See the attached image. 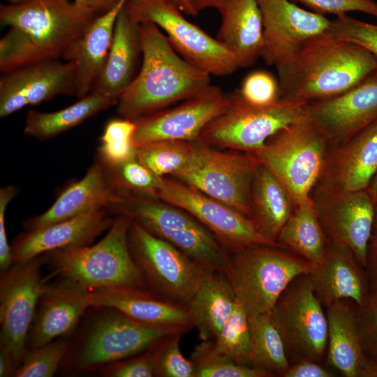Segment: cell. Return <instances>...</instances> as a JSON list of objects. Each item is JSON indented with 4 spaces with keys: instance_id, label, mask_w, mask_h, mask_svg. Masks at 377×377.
Returning <instances> with one entry per match:
<instances>
[{
    "instance_id": "cell-50",
    "label": "cell",
    "mask_w": 377,
    "mask_h": 377,
    "mask_svg": "<svg viewBox=\"0 0 377 377\" xmlns=\"http://www.w3.org/2000/svg\"><path fill=\"white\" fill-rule=\"evenodd\" d=\"M364 269L370 291L377 290V230H374L368 244Z\"/></svg>"
},
{
    "instance_id": "cell-10",
    "label": "cell",
    "mask_w": 377,
    "mask_h": 377,
    "mask_svg": "<svg viewBox=\"0 0 377 377\" xmlns=\"http://www.w3.org/2000/svg\"><path fill=\"white\" fill-rule=\"evenodd\" d=\"M228 94V108L204 128L199 138L216 148L256 154L279 130L309 118L304 102L280 98L272 105L257 107L245 103L237 91Z\"/></svg>"
},
{
    "instance_id": "cell-39",
    "label": "cell",
    "mask_w": 377,
    "mask_h": 377,
    "mask_svg": "<svg viewBox=\"0 0 377 377\" xmlns=\"http://www.w3.org/2000/svg\"><path fill=\"white\" fill-rule=\"evenodd\" d=\"M213 341L218 352L237 364L249 366L248 312L237 301L232 315Z\"/></svg>"
},
{
    "instance_id": "cell-37",
    "label": "cell",
    "mask_w": 377,
    "mask_h": 377,
    "mask_svg": "<svg viewBox=\"0 0 377 377\" xmlns=\"http://www.w3.org/2000/svg\"><path fill=\"white\" fill-rule=\"evenodd\" d=\"M195 377H270L267 371L237 364L218 352L213 339L201 341L191 355Z\"/></svg>"
},
{
    "instance_id": "cell-40",
    "label": "cell",
    "mask_w": 377,
    "mask_h": 377,
    "mask_svg": "<svg viewBox=\"0 0 377 377\" xmlns=\"http://www.w3.org/2000/svg\"><path fill=\"white\" fill-rule=\"evenodd\" d=\"M68 337L28 350L15 377H51L60 367L71 345Z\"/></svg>"
},
{
    "instance_id": "cell-16",
    "label": "cell",
    "mask_w": 377,
    "mask_h": 377,
    "mask_svg": "<svg viewBox=\"0 0 377 377\" xmlns=\"http://www.w3.org/2000/svg\"><path fill=\"white\" fill-rule=\"evenodd\" d=\"M311 197L330 243L348 247L364 268L376 215L367 188L342 191L316 186Z\"/></svg>"
},
{
    "instance_id": "cell-38",
    "label": "cell",
    "mask_w": 377,
    "mask_h": 377,
    "mask_svg": "<svg viewBox=\"0 0 377 377\" xmlns=\"http://www.w3.org/2000/svg\"><path fill=\"white\" fill-rule=\"evenodd\" d=\"M135 121L127 119L109 121L100 138L98 158L107 166L122 164L135 158L133 140Z\"/></svg>"
},
{
    "instance_id": "cell-30",
    "label": "cell",
    "mask_w": 377,
    "mask_h": 377,
    "mask_svg": "<svg viewBox=\"0 0 377 377\" xmlns=\"http://www.w3.org/2000/svg\"><path fill=\"white\" fill-rule=\"evenodd\" d=\"M128 0H121L108 12L98 15L82 36L62 56L75 66V96L87 95L98 78L109 52L117 17Z\"/></svg>"
},
{
    "instance_id": "cell-13",
    "label": "cell",
    "mask_w": 377,
    "mask_h": 377,
    "mask_svg": "<svg viewBox=\"0 0 377 377\" xmlns=\"http://www.w3.org/2000/svg\"><path fill=\"white\" fill-rule=\"evenodd\" d=\"M124 8L139 24L157 26L181 57L210 75L227 76L239 68L216 38L189 22L171 0H128Z\"/></svg>"
},
{
    "instance_id": "cell-12",
    "label": "cell",
    "mask_w": 377,
    "mask_h": 377,
    "mask_svg": "<svg viewBox=\"0 0 377 377\" xmlns=\"http://www.w3.org/2000/svg\"><path fill=\"white\" fill-rule=\"evenodd\" d=\"M323 305L308 274L295 278L274 304L271 318L290 364L300 361L321 363L326 357L328 326Z\"/></svg>"
},
{
    "instance_id": "cell-14",
    "label": "cell",
    "mask_w": 377,
    "mask_h": 377,
    "mask_svg": "<svg viewBox=\"0 0 377 377\" xmlns=\"http://www.w3.org/2000/svg\"><path fill=\"white\" fill-rule=\"evenodd\" d=\"M44 263L42 255L1 272L0 348L12 355L16 369L27 352V338L47 282L42 274Z\"/></svg>"
},
{
    "instance_id": "cell-31",
    "label": "cell",
    "mask_w": 377,
    "mask_h": 377,
    "mask_svg": "<svg viewBox=\"0 0 377 377\" xmlns=\"http://www.w3.org/2000/svg\"><path fill=\"white\" fill-rule=\"evenodd\" d=\"M236 302L226 273L214 270L186 305L200 341L216 337L232 315Z\"/></svg>"
},
{
    "instance_id": "cell-46",
    "label": "cell",
    "mask_w": 377,
    "mask_h": 377,
    "mask_svg": "<svg viewBox=\"0 0 377 377\" xmlns=\"http://www.w3.org/2000/svg\"><path fill=\"white\" fill-rule=\"evenodd\" d=\"M301 3L311 11L336 17L352 11L362 12L377 18V2L374 0H290Z\"/></svg>"
},
{
    "instance_id": "cell-51",
    "label": "cell",
    "mask_w": 377,
    "mask_h": 377,
    "mask_svg": "<svg viewBox=\"0 0 377 377\" xmlns=\"http://www.w3.org/2000/svg\"><path fill=\"white\" fill-rule=\"evenodd\" d=\"M121 0H73L79 6L93 13L96 16L102 15L113 7Z\"/></svg>"
},
{
    "instance_id": "cell-34",
    "label": "cell",
    "mask_w": 377,
    "mask_h": 377,
    "mask_svg": "<svg viewBox=\"0 0 377 377\" xmlns=\"http://www.w3.org/2000/svg\"><path fill=\"white\" fill-rule=\"evenodd\" d=\"M117 101L110 96L90 91L75 103L57 111L30 110L26 115L24 133L38 140H47L117 105Z\"/></svg>"
},
{
    "instance_id": "cell-43",
    "label": "cell",
    "mask_w": 377,
    "mask_h": 377,
    "mask_svg": "<svg viewBox=\"0 0 377 377\" xmlns=\"http://www.w3.org/2000/svg\"><path fill=\"white\" fill-rule=\"evenodd\" d=\"M237 92L245 103L257 107L267 106L280 99L278 79L262 70L247 75Z\"/></svg>"
},
{
    "instance_id": "cell-7",
    "label": "cell",
    "mask_w": 377,
    "mask_h": 377,
    "mask_svg": "<svg viewBox=\"0 0 377 377\" xmlns=\"http://www.w3.org/2000/svg\"><path fill=\"white\" fill-rule=\"evenodd\" d=\"M228 253L226 275L236 300L247 312L270 313L288 285L312 269L306 260L280 247L258 244Z\"/></svg>"
},
{
    "instance_id": "cell-15",
    "label": "cell",
    "mask_w": 377,
    "mask_h": 377,
    "mask_svg": "<svg viewBox=\"0 0 377 377\" xmlns=\"http://www.w3.org/2000/svg\"><path fill=\"white\" fill-rule=\"evenodd\" d=\"M155 198L191 214L228 253L258 244L285 249L279 242L265 237L249 217L180 182L162 177Z\"/></svg>"
},
{
    "instance_id": "cell-4",
    "label": "cell",
    "mask_w": 377,
    "mask_h": 377,
    "mask_svg": "<svg viewBox=\"0 0 377 377\" xmlns=\"http://www.w3.org/2000/svg\"><path fill=\"white\" fill-rule=\"evenodd\" d=\"M131 220L124 216L114 219L98 242L43 255L45 263L61 279L87 290L105 288H148L128 245Z\"/></svg>"
},
{
    "instance_id": "cell-57",
    "label": "cell",
    "mask_w": 377,
    "mask_h": 377,
    "mask_svg": "<svg viewBox=\"0 0 377 377\" xmlns=\"http://www.w3.org/2000/svg\"><path fill=\"white\" fill-rule=\"evenodd\" d=\"M374 230H377V208L376 209V215H375Z\"/></svg>"
},
{
    "instance_id": "cell-26",
    "label": "cell",
    "mask_w": 377,
    "mask_h": 377,
    "mask_svg": "<svg viewBox=\"0 0 377 377\" xmlns=\"http://www.w3.org/2000/svg\"><path fill=\"white\" fill-rule=\"evenodd\" d=\"M119 194L111 184L105 167L98 158L84 177L68 186L43 213L27 220V231H35L79 216L105 209Z\"/></svg>"
},
{
    "instance_id": "cell-55",
    "label": "cell",
    "mask_w": 377,
    "mask_h": 377,
    "mask_svg": "<svg viewBox=\"0 0 377 377\" xmlns=\"http://www.w3.org/2000/svg\"><path fill=\"white\" fill-rule=\"evenodd\" d=\"M367 190L370 193V195L372 198V200L376 209L377 208V173L373 178L371 184L367 188Z\"/></svg>"
},
{
    "instance_id": "cell-42",
    "label": "cell",
    "mask_w": 377,
    "mask_h": 377,
    "mask_svg": "<svg viewBox=\"0 0 377 377\" xmlns=\"http://www.w3.org/2000/svg\"><path fill=\"white\" fill-rule=\"evenodd\" d=\"M104 165L109 180L117 191L156 198L162 177L155 175L135 158L117 165Z\"/></svg>"
},
{
    "instance_id": "cell-17",
    "label": "cell",
    "mask_w": 377,
    "mask_h": 377,
    "mask_svg": "<svg viewBox=\"0 0 377 377\" xmlns=\"http://www.w3.org/2000/svg\"><path fill=\"white\" fill-rule=\"evenodd\" d=\"M229 94L210 84L198 94L135 121L136 147L158 140L195 141L204 128L223 113Z\"/></svg>"
},
{
    "instance_id": "cell-49",
    "label": "cell",
    "mask_w": 377,
    "mask_h": 377,
    "mask_svg": "<svg viewBox=\"0 0 377 377\" xmlns=\"http://www.w3.org/2000/svg\"><path fill=\"white\" fill-rule=\"evenodd\" d=\"M280 376L283 377H332L334 374L319 362L300 361L291 364Z\"/></svg>"
},
{
    "instance_id": "cell-29",
    "label": "cell",
    "mask_w": 377,
    "mask_h": 377,
    "mask_svg": "<svg viewBox=\"0 0 377 377\" xmlns=\"http://www.w3.org/2000/svg\"><path fill=\"white\" fill-rule=\"evenodd\" d=\"M142 54L140 24L124 8L117 20L105 62L91 91L118 101L138 74Z\"/></svg>"
},
{
    "instance_id": "cell-56",
    "label": "cell",
    "mask_w": 377,
    "mask_h": 377,
    "mask_svg": "<svg viewBox=\"0 0 377 377\" xmlns=\"http://www.w3.org/2000/svg\"><path fill=\"white\" fill-rule=\"evenodd\" d=\"M6 1H8L10 4H17V3H21L24 0H6Z\"/></svg>"
},
{
    "instance_id": "cell-2",
    "label": "cell",
    "mask_w": 377,
    "mask_h": 377,
    "mask_svg": "<svg viewBox=\"0 0 377 377\" xmlns=\"http://www.w3.org/2000/svg\"><path fill=\"white\" fill-rule=\"evenodd\" d=\"M275 68L280 98L309 103L341 94L360 82L377 71V58L328 31Z\"/></svg>"
},
{
    "instance_id": "cell-22",
    "label": "cell",
    "mask_w": 377,
    "mask_h": 377,
    "mask_svg": "<svg viewBox=\"0 0 377 377\" xmlns=\"http://www.w3.org/2000/svg\"><path fill=\"white\" fill-rule=\"evenodd\" d=\"M105 209L19 234L11 246L13 264L25 263L47 253L90 245L114 219Z\"/></svg>"
},
{
    "instance_id": "cell-45",
    "label": "cell",
    "mask_w": 377,
    "mask_h": 377,
    "mask_svg": "<svg viewBox=\"0 0 377 377\" xmlns=\"http://www.w3.org/2000/svg\"><path fill=\"white\" fill-rule=\"evenodd\" d=\"M357 314L364 351L377 367V290H371L364 304L357 306Z\"/></svg>"
},
{
    "instance_id": "cell-32",
    "label": "cell",
    "mask_w": 377,
    "mask_h": 377,
    "mask_svg": "<svg viewBox=\"0 0 377 377\" xmlns=\"http://www.w3.org/2000/svg\"><path fill=\"white\" fill-rule=\"evenodd\" d=\"M294 208L295 204L283 184L261 163L252 186V220L259 231L277 242L279 233Z\"/></svg>"
},
{
    "instance_id": "cell-9",
    "label": "cell",
    "mask_w": 377,
    "mask_h": 377,
    "mask_svg": "<svg viewBox=\"0 0 377 377\" xmlns=\"http://www.w3.org/2000/svg\"><path fill=\"white\" fill-rule=\"evenodd\" d=\"M261 163L255 154L216 148L198 139L189 161L174 177L252 219V186Z\"/></svg>"
},
{
    "instance_id": "cell-35",
    "label": "cell",
    "mask_w": 377,
    "mask_h": 377,
    "mask_svg": "<svg viewBox=\"0 0 377 377\" xmlns=\"http://www.w3.org/2000/svg\"><path fill=\"white\" fill-rule=\"evenodd\" d=\"M248 365L280 376L290 364L271 313L248 312Z\"/></svg>"
},
{
    "instance_id": "cell-20",
    "label": "cell",
    "mask_w": 377,
    "mask_h": 377,
    "mask_svg": "<svg viewBox=\"0 0 377 377\" xmlns=\"http://www.w3.org/2000/svg\"><path fill=\"white\" fill-rule=\"evenodd\" d=\"M308 109L331 148L344 143L377 119V71L341 94L308 103Z\"/></svg>"
},
{
    "instance_id": "cell-53",
    "label": "cell",
    "mask_w": 377,
    "mask_h": 377,
    "mask_svg": "<svg viewBox=\"0 0 377 377\" xmlns=\"http://www.w3.org/2000/svg\"><path fill=\"white\" fill-rule=\"evenodd\" d=\"M195 15L207 8L218 9L228 0H187Z\"/></svg>"
},
{
    "instance_id": "cell-3",
    "label": "cell",
    "mask_w": 377,
    "mask_h": 377,
    "mask_svg": "<svg viewBox=\"0 0 377 377\" xmlns=\"http://www.w3.org/2000/svg\"><path fill=\"white\" fill-rule=\"evenodd\" d=\"M140 69L117 103L121 118L135 121L188 99L211 84V75L181 57L157 26L140 24Z\"/></svg>"
},
{
    "instance_id": "cell-23",
    "label": "cell",
    "mask_w": 377,
    "mask_h": 377,
    "mask_svg": "<svg viewBox=\"0 0 377 377\" xmlns=\"http://www.w3.org/2000/svg\"><path fill=\"white\" fill-rule=\"evenodd\" d=\"M377 173V119L330 148L316 186L342 191L366 189Z\"/></svg>"
},
{
    "instance_id": "cell-33",
    "label": "cell",
    "mask_w": 377,
    "mask_h": 377,
    "mask_svg": "<svg viewBox=\"0 0 377 377\" xmlns=\"http://www.w3.org/2000/svg\"><path fill=\"white\" fill-rule=\"evenodd\" d=\"M277 242L312 267L324 260L330 242L320 224L311 195L297 203L280 230Z\"/></svg>"
},
{
    "instance_id": "cell-8",
    "label": "cell",
    "mask_w": 377,
    "mask_h": 377,
    "mask_svg": "<svg viewBox=\"0 0 377 377\" xmlns=\"http://www.w3.org/2000/svg\"><path fill=\"white\" fill-rule=\"evenodd\" d=\"M330 148L326 135L308 118L279 130L256 155L283 184L295 206L311 195Z\"/></svg>"
},
{
    "instance_id": "cell-25",
    "label": "cell",
    "mask_w": 377,
    "mask_h": 377,
    "mask_svg": "<svg viewBox=\"0 0 377 377\" xmlns=\"http://www.w3.org/2000/svg\"><path fill=\"white\" fill-rule=\"evenodd\" d=\"M326 308L327 363L346 377H377V367L362 345L357 305L350 300H341Z\"/></svg>"
},
{
    "instance_id": "cell-28",
    "label": "cell",
    "mask_w": 377,
    "mask_h": 377,
    "mask_svg": "<svg viewBox=\"0 0 377 377\" xmlns=\"http://www.w3.org/2000/svg\"><path fill=\"white\" fill-rule=\"evenodd\" d=\"M221 24L216 40L232 54L239 68L261 58L264 26L257 0H228L217 9Z\"/></svg>"
},
{
    "instance_id": "cell-47",
    "label": "cell",
    "mask_w": 377,
    "mask_h": 377,
    "mask_svg": "<svg viewBox=\"0 0 377 377\" xmlns=\"http://www.w3.org/2000/svg\"><path fill=\"white\" fill-rule=\"evenodd\" d=\"M98 371L106 377L155 376L152 356L149 348L138 355L103 367Z\"/></svg>"
},
{
    "instance_id": "cell-11",
    "label": "cell",
    "mask_w": 377,
    "mask_h": 377,
    "mask_svg": "<svg viewBox=\"0 0 377 377\" xmlns=\"http://www.w3.org/2000/svg\"><path fill=\"white\" fill-rule=\"evenodd\" d=\"M128 240L131 255L148 288L173 302L186 306L214 270L151 234L133 220L128 229Z\"/></svg>"
},
{
    "instance_id": "cell-1",
    "label": "cell",
    "mask_w": 377,
    "mask_h": 377,
    "mask_svg": "<svg viewBox=\"0 0 377 377\" xmlns=\"http://www.w3.org/2000/svg\"><path fill=\"white\" fill-rule=\"evenodd\" d=\"M97 16L70 0H24L0 6L9 27L0 40V71L61 58Z\"/></svg>"
},
{
    "instance_id": "cell-36",
    "label": "cell",
    "mask_w": 377,
    "mask_h": 377,
    "mask_svg": "<svg viewBox=\"0 0 377 377\" xmlns=\"http://www.w3.org/2000/svg\"><path fill=\"white\" fill-rule=\"evenodd\" d=\"M195 141L165 140L136 147L135 158L159 177L175 176L188 163Z\"/></svg>"
},
{
    "instance_id": "cell-21",
    "label": "cell",
    "mask_w": 377,
    "mask_h": 377,
    "mask_svg": "<svg viewBox=\"0 0 377 377\" xmlns=\"http://www.w3.org/2000/svg\"><path fill=\"white\" fill-rule=\"evenodd\" d=\"M90 292L73 282L47 281L40 296L27 338V350L75 332L91 308Z\"/></svg>"
},
{
    "instance_id": "cell-5",
    "label": "cell",
    "mask_w": 377,
    "mask_h": 377,
    "mask_svg": "<svg viewBox=\"0 0 377 377\" xmlns=\"http://www.w3.org/2000/svg\"><path fill=\"white\" fill-rule=\"evenodd\" d=\"M105 209L110 214L138 222L200 263L228 273V251L205 226L182 208L156 198L121 192Z\"/></svg>"
},
{
    "instance_id": "cell-24",
    "label": "cell",
    "mask_w": 377,
    "mask_h": 377,
    "mask_svg": "<svg viewBox=\"0 0 377 377\" xmlns=\"http://www.w3.org/2000/svg\"><path fill=\"white\" fill-rule=\"evenodd\" d=\"M91 306L116 309L142 324L188 332L193 323L186 306L149 288H105L91 290Z\"/></svg>"
},
{
    "instance_id": "cell-52",
    "label": "cell",
    "mask_w": 377,
    "mask_h": 377,
    "mask_svg": "<svg viewBox=\"0 0 377 377\" xmlns=\"http://www.w3.org/2000/svg\"><path fill=\"white\" fill-rule=\"evenodd\" d=\"M16 365L12 355L0 348V377L13 376Z\"/></svg>"
},
{
    "instance_id": "cell-6",
    "label": "cell",
    "mask_w": 377,
    "mask_h": 377,
    "mask_svg": "<svg viewBox=\"0 0 377 377\" xmlns=\"http://www.w3.org/2000/svg\"><path fill=\"white\" fill-rule=\"evenodd\" d=\"M71 347L60 367L69 374H82L138 355L167 334L182 330L156 327L138 323L121 312L97 307Z\"/></svg>"
},
{
    "instance_id": "cell-19",
    "label": "cell",
    "mask_w": 377,
    "mask_h": 377,
    "mask_svg": "<svg viewBox=\"0 0 377 377\" xmlns=\"http://www.w3.org/2000/svg\"><path fill=\"white\" fill-rule=\"evenodd\" d=\"M263 20L261 58L276 66L295 54L310 40L329 31L325 16L302 8L290 0H257Z\"/></svg>"
},
{
    "instance_id": "cell-54",
    "label": "cell",
    "mask_w": 377,
    "mask_h": 377,
    "mask_svg": "<svg viewBox=\"0 0 377 377\" xmlns=\"http://www.w3.org/2000/svg\"><path fill=\"white\" fill-rule=\"evenodd\" d=\"M184 14L195 16V14L187 0H171Z\"/></svg>"
},
{
    "instance_id": "cell-48",
    "label": "cell",
    "mask_w": 377,
    "mask_h": 377,
    "mask_svg": "<svg viewBox=\"0 0 377 377\" xmlns=\"http://www.w3.org/2000/svg\"><path fill=\"white\" fill-rule=\"evenodd\" d=\"M17 193V189L9 185L0 189V270L8 269L13 264L11 246H9L5 225L6 209L10 201Z\"/></svg>"
},
{
    "instance_id": "cell-41",
    "label": "cell",
    "mask_w": 377,
    "mask_h": 377,
    "mask_svg": "<svg viewBox=\"0 0 377 377\" xmlns=\"http://www.w3.org/2000/svg\"><path fill=\"white\" fill-rule=\"evenodd\" d=\"M184 332H177L163 336L154 342L151 352L155 376L195 377V369L191 359H186L179 348Z\"/></svg>"
},
{
    "instance_id": "cell-18",
    "label": "cell",
    "mask_w": 377,
    "mask_h": 377,
    "mask_svg": "<svg viewBox=\"0 0 377 377\" xmlns=\"http://www.w3.org/2000/svg\"><path fill=\"white\" fill-rule=\"evenodd\" d=\"M75 93V66L72 62L51 59L31 63L1 73L0 117Z\"/></svg>"
},
{
    "instance_id": "cell-44",
    "label": "cell",
    "mask_w": 377,
    "mask_h": 377,
    "mask_svg": "<svg viewBox=\"0 0 377 377\" xmlns=\"http://www.w3.org/2000/svg\"><path fill=\"white\" fill-rule=\"evenodd\" d=\"M329 32L339 39L364 47L377 58V24L345 14L330 20Z\"/></svg>"
},
{
    "instance_id": "cell-27",
    "label": "cell",
    "mask_w": 377,
    "mask_h": 377,
    "mask_svg": "<svg viewBox=\"0 0 377 377\" xmlns=\"http://www.w3.org/2000/svg\"><path fill=\"white\" fill-rule=\"evenodd\" d=\"M308 275L316 295L325 306L341 300H350L360 306L370 293L364 268L345 246L330 243L323 262Z\"/></svg>"
}]
</instances>
